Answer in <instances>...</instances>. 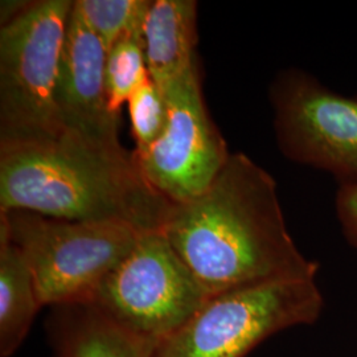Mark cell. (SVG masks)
<instances>
[{"mask_svg": "<svg viewBox=\"0 0 357 357\" xmlns=\"http://www.w3.org/2000/svg\"><path fill=\"white\" fill-rule=\"evenodd\" d=\"M162 230L208 296L319 273L289 231L275 180L246 153H230L203 195L174 205Z\"/></svg>", "mask_w": 357, "mask_h": 357, "instance_id": "cell-1", "label": "cell"}, {"mask_svg": "<svg viewBox=\"0 0 357 357\" xmlns=\"http://www.w3.org/2000/svg\"><path fill=\"white\" fill-rule=\"evenodd\" d=\"M172 208L123 146L69 132L51 141L0 146V212L23 209L147 231L163 229Z\"/></svg>", "mask_w": 357, "mask_h": 357, "instance_id": "cell-2", "label": "cell"}, {"mask_svg": "<svg viewBox=\"0 0 357 357\" xmlns=\"http://www.w3.org/2000/svg\"><path fill=\"white\" fill-rule=\"evenodd\" d=\"M72 0L31 1L0 26V146L64 134L56 88Z\"/></svg>", "mask_w": 357, "mask_h": 357, "instance_id": "cell-3", "label": "cell"}, {"mask_svg": "<svg viewBox=\"0 0 357 357\" xmlns=\"http://www.w3.org/2000/svg\"><path fill=\"white\" fill-rule=\"evenodd\" d=\"M4 231L24 255L43 306L88 301L137 243L141 230L118 222H88L23 209L0 212Z\"/></svg>", "mask_w": 357, "mask_h": 357, "instance_id": "cell-4", "label": "cell"}, {"mask_svg": "<svg viewBox=\"0 0 357 357\" xmlns=\"http://www.w3.org/2000/svg\"><path fill=\"white\" fill-rule=\"evenodd\" d=\"M324 310L315 278L265 282L209 296L155 357H245L278 332L310 326Z\"/></svg>", "mask_w": 357, "mask_h": 357, "instance_id": "cell-5", "label": "cell"}, {"mask_svg": "<svg viewBox=\"0 0 357 357\" xmlns=\"http://www.w3.org/2000/svg\"><path fill=\"white\" fill-rule=\"evenodd\" d=\"M208 298L160 229L142 231L88 302L118 327L160 345Z\"/></svg>", "mask_w": 357, "mask_h": 357, "instance_id": "cell-6", "label": "cell"}, {"mask_svg": "<svg viewBox=\"0 0 357 357\" xmlns=\"http://www.w3.org/2000/svg\"><path fill=\"white\" fill-rule=\"evenodd\" d=\"M273 126L282 155L357 184V94L344 96L301 68L280 70L268 86Z\"/></svg>", "mask_w": 357, "mask_h": 357, "instance_id": "cell-7", "label": "cell"}, {"mask_svg": "<svg viewBox=\"0 0 357 357\" xmlns=\"http://www.w3.org/2000/svg\"><path fill=\"white\" fill-rule=\"evenodd\" d=\"M168 119L160 138L134 156L143 175L174 205L203 195L229 159L205 106L197 63L163 90Z\"/></svg>", "mask_w": 357, "mask_h": 357, "instance_id": "cell-8", "label": "cell"}, {"mask_svg": "<svg viewBox=\"0 0 357 357\" xmlns=\"http://www.w3.org/2000/svg\"><path fill=\"white\" fill-rule=\"evenodd\" d=\"M107 50L85 24L73 4L65 35L56 88L57 113L64 132L112 147L118 139V116L107 102L105 65Z\"/></svg>", "mask_w": 357, "mask_h": 357, "instance_id": "cell-9", "label": "cell"}, {"mask_svg": "<svg viewBox=\"0 0 357 357\" xmlns=\"http://www.w3.org/2000/svg\"><path fill=\"white\" fill-rule=\"evenodd\" d=\"M53 357H155L159 344L118 327L88 301L52 307Z\"/></svg>", "mask_w": 357, "mask_h": 357, "instance_id": "cell-10", "label": "cell"}, {"mask_svg": "<svg viewBox=\"0 0 357 357\" xmlns=\"http://www.w3.org/2000/svg\"><path fill=\"white\" fill-rule=\"evenodd\" d=\"M196 26L195 0H151L142 35L149 75L162 91L197 63Z\"/></svg>", "mask_w": 357, "mask_h": 357, "instance_id": "cell-11", "label": "cell"}, {"mask_svg": "<svg viewBox=\"0 0 357 357\" xmlns=\"http://www.w3.org/2000/svg\"><path fill=\"white\" fill-rule=\"evenodd\" d=\"M41 307L24 255L0 231V356H13L23 344Z\"/></svg>", "mask_w": 357, "mask_h": 357, "instance_id": "cell-12", "label": "cell"}, {"mask_svg": "<svg viewBox=\"0 0 357 357\" xmlns=\"http://www.w3.org/2000/svg\"><path fill=\"white\" fill-rule=\"evenodd\" d=\"M142 26L121 36L107 51L105 81L109 107L115 116L134 91L150 79Z\"/></svg>", "mask_w": 357, "mask_h": 357, "instance_id": "cell-13", "label": "cell"}, {"mask_svg": "<svg viewBox=\"0 0 357 357\" xmlns=\"http://www.w3.org/2000/svg\"><path fill=\"white\" fill-rule=\"evenodd\" d=\"M151 0H76L75 8L109 51L128 31L141 26Z\"/></svg>", "mask_w": 357, "mask_h": 357, "instance_id": "cell-14", "label": "cell"}, {"mask_svg": "<svg viewBox=\"0 0 357 357\" xmlns=\"http://www.w3.org/2000/svg\"><path fill=\"white\" fill-rule=\"evenodd\" d=\"M135 153H142L158 141L166 128L168 119L166 96L158 85L147 79L134 91L128 101Z\"/></svg>", "mask_w": 357, "mask_h": 357, "instance_id": "cell-15", "label": "cell"}, {"mask_svg": "<svg viewBox=\"0 0 357 357\" xmlns=\"http://www.w3.org/2000/svg\"><path fill=\"white\" fill-rule=\"evenodd\" d=\"M335 212L345 241L357 250V184L337 187Z\"/></svg>", "mask_w": 357, "mask_h": 357, "instance_id": "cell-16", "label": "cell"}]
</instances>
